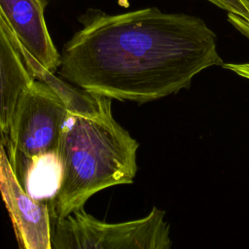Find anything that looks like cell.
Listing matches in <instances>:
<instances>
[{
  "mask_svg": "<svg viewBox=\"0 0 249 249\" xmlns=\"http://www.w3.org/2000/svg\"><path fill=\"white\" fill-rule=\"evenodd\" d=\"M66 43L60 79L88 92L145 103L188 89L223 64L217 37L200 18L145 8L117 15L89 10Z\"/></svg>",
  "mask_w": 249,
  "mask_h": 249,
  "instance_id": "cell-1",
  "label": "cell"
},
{
  "mask_svg": "<svg viewBox=\"0 0 249 249\" xmlns=\"http://www.w3.org/2000/svg\"><path fill=\"white\" fill-rule=\"evenodd\" d=\"M138 142L114 119L112 100L88 115L68 114L57 155L61 166L58 190L50 213L61 219L83 208L94 194L131 184L136 176Z\"/></svg>",
  "mask_w": 249,
  "mask_h": 249,
  "instance_id": "cell-2",
  "label": "cell"
},
{
  "mask_svg": "<svg viewBox=\"0 0 249 249\" xmlns=\"http://www.w3.org/2000/svg\"><path fill=\"white\" fill-rule=\"evenodd\" d=\"M52 249H171L165 212L154 206L141 218L109 223L89 214L84 207L54 219Z\"/></svg>",
  "mask_w": 249,
  "mask_h": 249,
  "instance_id": "cell-3",
  "label": "cell"
},
{
  "mask_svg": "<svg viewBox=\"0 0 249 249\" xmlns=\"http://www.w3.org/2000/svg\"><path fill=\"white\" fill-rule=\"evenodd\" d=\"M68 110L45 82L34 80L17 106L8 138L12 164L57 153Z\"/></svg>",
  "mask_w": 249,
  "mask_h": 249,
  "instance_id": "cell-4",
  "label": "cell"
},
{
  "mask_svg": "<svg viewBox=\"0 0 249 249\" xmlns=\"http://www.w3.org/2000/svg\"><path fill=\"white\" fill-rule=\"evenodd\" d=\"M47 0H0V12L34 79L54 73L61 61L45 19Z\"/></svg>",
  "mask_w": 249,
  "mask_h": 249,
  "instance_id": "cell-5",
  "label": "cell"
},
{
  "mask_svg": "<svg viewBox=\"0 0 249 249\" xmlns=\"http://www.w3.org/2000/svg\"><path fill=\"white\" fill-rule=\"evenodd\" d=\"M0 138V192L20 249H52L48 202L34 199L19 182Z\"/></svg>",
  "mask_w": 249,
  "mask_h": 249,
  "instance_id": "cell-6",
  "label": "cell"
},
{
  "mask_svg": "<svg viewBox=\"0 0 249 249\" xmlns=\"http://www.w3.org/2000/svg\"><path fill=\"white\" fill-rule=\"evenodd\" d=\"M34 80L7 30L0 23V135L4 143L8 144L18 101Z\"/></svg>",
  "mask_w": 249,
  "mask_h": 249,
  "instance_id": "cell-7",
  "label": "cell"
},
{
  "mask_svg": "<svg viewBox=\"0 0 249 249\" xmlns=\"http://www.w3.org/2000/svg\"><path fill=\"white\" fill-rule=\"evenodd\" d=\"M0 23H1V25L7 30V32H8V34H9V36H10V38L12 39V41L14 42V44H15V46H16V48L18 49V51L19 52V50H18V44H17V42H16V40H15V38L13 37V35L11 34V32L9 31V29H8V27H7V25H6V23H5V20H4V18H3V17H2V15H1V12H0Z\"/></svg>",
  "mask_w": 249,
  "mask_h": 249,
  "instance_id": "cell-8",
  "label": "cell"
}]
</instances>
